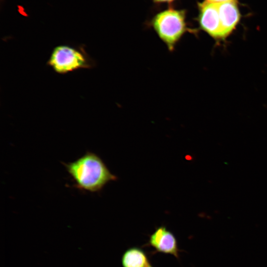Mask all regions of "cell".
<instances>
[{
	"label": "cell",
	"instance_id": "obj_1",
	"mask_svg": "<svg viewBox=\"0 0 267 267\" xmlns=\"http://www.w3.org/2000/svg\"><path fill=\"white\" fill-rule=\"evenodd\" d=\"M62 163L74 186L81 191L99 192L107 183L117 179L101 158L91 152L87 151L73 162Z\"/></svg>",
	"mask_w": 267,
	"mask_h": 267
},
{
	"label": "cell",
	"instance_id": "obj_2",
	"mask_svg": "<svg viewBox=\"0 0 267 267\" xmlns=\"http://www.w3.org/2000/svg\"><path fill=\"white\" fill-rule=\"evenodd\" d=\"M152 26L171 52L188 30L184 11L171 8L157 14L152 21Z\"/></svg>",
	"mask_w": 267,
	"mask_h": 267
},
{
	"label": "cell",
	"instance_id": "obj_3",
	"mask_svg": "<svg viewBox=\"0 0 267 267\" xmlns=\"http://www.w3.org/2000/svg\"><path fill=\"white\" fill-rule=\"evenodd\" d=\"M56 73L64 74L81 69H90L94 61L83 46L60 45L52 50L47 62Z\"/></svg>",
	"mask_w": 267,
	"mask_h": 267
},
{
	"label": "cell",
	"instance_id": "obj_4",
	"mask_svg": "<svg viewBox=\"0 0 267 267\" xmlns=\"http://www.w3.org/2000/svg\"><path fill=\"white\" fill-rule=\"evenodd\" d=\"M199 22L202 30L217 40H223L218 3L207 0L199 4Z\"/></svg>",
	"mask_w": 267,
	"mask_h": 267
},
{
	"label": "cell",
	"instance_id": "obj_5",
	"mask_svg": "<svg viewBox=\"0 0 267 267\" xmlns=\"http://www.w3.org/2000/svg\"><path fill=\"white\" fill-rule=\"evenodd\" d=\"M149 245L157 252L168 254L179 258V250L177 239L166 227L161 226L150 235Z\"/></svg>",
	"mask_w": 267,
	"mask_h": 267
},
{
	"label": "cell",
	"instance_id": "obj_6",
	"mask_svg": "<svg viewBox=\"0 0 267 267\" xmlns=\"http://www.w3.org/2000/svg\"><path fill=\"white\" fill-rule=\"evenodd\" d=\"M220 19L224 39L235 28L240 15L235 0L218 3Z\"/></svg>",
	"mask_w": 267,
	"mask_h": 267
},
{
	"label": "cell",
	"instance_id": "obj_7",
	"mask_svg": "<svg viewBox=\"0 0 267 267\" xmlns=\"http://www.w3.org/2000/svg\"><path fill=\"white\" fill-rule=\"evenodd\" d=\"M123 267H149L150 263L145 253L136 247L128 249L122 258Z\"/></svg>",
	"mask_w": 267,
	"mask_h": 267
},
{
	"label": "cell",
	"instance_id": "obj_8",
	"mask_svg": "<svg viewBox=\"0 0 267 267\" xmlns=\"http://www.w3.org/2000/svg\"><path fill=\"white\" fill-rule=\"evenodd\" d=\"M206 0L210 1V2H212L219 3H222V2L231 1L233 0Z\"/></svg>",
	"mask_w": 267,
	"mask_h": 267
},
{
	"label": "cell",
	"instance_id": "obj_9",
	"mask_svg": "<svg viewBox=\"0 0 267 267\" xmlns=\"http://www.w3.org/2000/svg\"><path fill=\"white\" fill-rule=\"evenodd\" d=\"M156 2H171L174 0H154Z\"/></svg>",
	"mask_w": 267,
	"mask_h": 267
},
{
	"label": "cell",
	"instance_id": "obj_10",
	"mask_svg": "<svg viewBox=\"0 0 267 267\" xmlns=\"http://www.w3.org/2000/svg\"><path fill=\"white\" fill-rule=\"evenodd\" d=\"M149 267H153L151 265L149 266Z\"/></svg>",
	"mask_w": 267,
	"mask_h": 267
}]
</instances>
